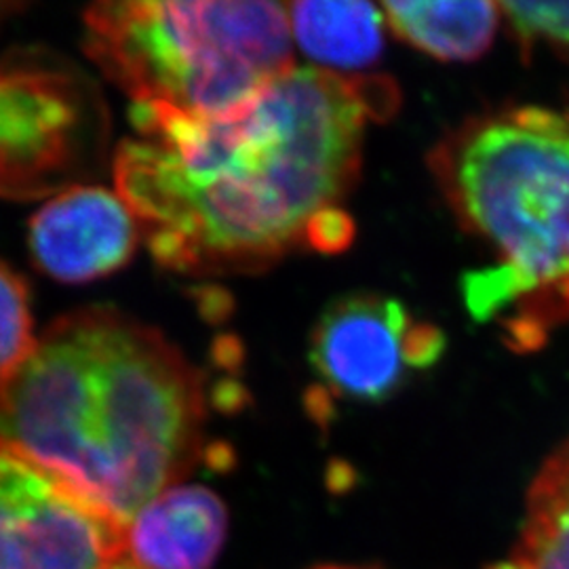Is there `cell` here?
<instances>
[{
	"label": "cell",
	"instance_id": "3957f363",
	"mask_svg": "<svg viewBox=\"0 0 569 569\" xmlns=\"http://www.w3.org/2000/svg\"><path fill=\"white\" fill-rule=\"evenodd\" d=\"M456 222L489 253L465 302L515 350L569 321V106H505L470 117L430 152Z\"/></svg>",
	"mask_w": 569,
	"mask_h": 569
},
{
	"label": "cell",
	"instance_id": "5bb4252c",
	"mask_svg": "<svg viewBox=\"0 0 569 569\" xmlns=\"http://www.w3.org/2000/svg\"><path fill=\"white\" fill-rule=\"evenodd\" d=\"M34 340L28 284L0 262V378L20 363Z\"/></svg>",
	"mask_w": 569,
	"mask_h": 569
},
{
	"label": "cell",
	"instance_id": "6da1fadb",
	"mask_svg": "<svg viewBox=\"0 0 569 569\" xmlns=\"http://www.w3.org/2000/svg\"><path fill=\"white\" fill-rule=\"evenodd\" d=\"M385 77L291 68L218 114L136 103V140L114 154L117 194L159 264L183 274L264 270L352 241L342 209L367 127L395 112Z\"/></svg>",
	"mask_w": 569,
	"mask_h": 569
},
{
	"label": "cell",
	"instance_id": "5b68a950",
	"mask_svg": "<svg viewBox=\"0 0 569 569\" xmlns=\"http://www.w3.org/2000/svg\"><path fill=\"white\" fill-rule=\"evenodd\" d=\"M98 84L51 51L0 56V199L34 201L87 186L106 163Z\"/></svg>",
	"mask_w": 569,
	"mask_h": 569
},
{
	"label": "cell",
	"instance_id": "9a60e30c",
	"mask_svg": "<svg viewBox=\"0 0 569 569\" xmlns=\"http://www.w3.org/2000/svg\"><path fill=\"white\" fill-rule=\"evenodd\" d=\"M26 9V2L18 0H0V26H4L13 16Z\"/></svg>",
	"mask_w": 569,
	"mask_h": 569
},
{
	"label": "cell",
	"instance_id": "30bf717a",
	"mask_svg": "<svg viewBox=\"0 0 569 569\" xmlns=\"http://www.w3.org/2000/svg\"><path fill=\"white\" fill-rule=\"evenodd\" d=\"M293 41L319 70L348 74L376 66L385 53L387 18L371 2H293L287 7Z\"/></svg>",
	"mask_w": 569,
	"mask_h": 569
},
{
	"label": "cell",
	"instance_id": "277c9868",
	"mask_svg": "<svg viewBox=\"0 0 569 569\" xmlns=\"http://www.w3.org/2000/svg\"><path fill=\"white\" fill-rule=\"evenodd\" d=\"M84 49L136 103L218 114L293 68L277 2H98Z\"/></svg>",
	"mask_w": 569,
	"mask_h": 569
},
{
	"label": "cell",
	"instance_id": "4fadbf2b",
	"mask_svg": "<svg viewBox=\"0 0 569 569\" xmlns=\"http://www.w3.org/2000/svg\"><path fill=\"white\" fill-rule=\"evenodd\" d=\"M502 20L528 53L536 44L550 47L569 60V2H500Z\"/></svg>",
	"mask_w": 569,
	"mask_h": 569
},
{
	"label": "cell",
	"instance_id": "ac0fdd59",
	"mask_svg": "<svg viewBox=\"0 0 569 569\" xmlns=\"http://www.w3.org/2000/svg\"><path fill=\"white\" fill-rule=\"evenodd\" d=\"M319 569H359V568H338V566H327V568H319Z\"/></svg>",
	"mask_w": 569,
	"mask_h": 569
},
{
	"label": "cell",
	"instance_id": "8fae6325",
	"mask_svg": "<svg viewBox=\"0 0 569 569\" xmlns=\"http://www.w3.org/2000/svg\"><path fill=\"white\" fill-rule=\"evenodd\" d=\"M388 30L409 47L439 61L481 58L502 23L500 2H387L382 4Z\"/></svg>",
	"mask_w": 569,
	"mask_h": 569
},
{
	"label": "cell",
	"instance_id": "2e32d148",
	"mask_svg": "<svg viewBox=\"0 0 569 569\" xmlns=\"http://www.w3.org/2000/svg\"><path fill=\"white\" fill-rule=\"evenodd\" d=\"M489 569H523L517 561H509V563H498V566H493V568Z\"/></svg>",
	"mask_w": 569,
	"mask_h": 569
},
{
	"label": "cell",
	"instance_id": "9c48e42d",
	"mask_svg": "<svg viewBox=\"0 0 569 569\" xmlns=\"http://www.w3.org/2000/svg\"><path fill=\"white\" fill-rule=\"evenodd\" d=\"M226 536L224 500L207 486L178 483L124 523V561L138 569H213Z\"/></svg>",
	"mask_w": 569,
	"mask_h": 569
},
{
	"label": "cell",
	"instance_id": "ba28073f",
	"mask_svg": "<svg viewBox=\"0 0 569 569\" xmlns=\"http://www.w3.org/2000/svg\"><path fill=\"white\" fill-rule=\"evenodd\" d=\"M140 237L121 197L89 183L53 197L30 222L34 264L61 283H87L121 270Z\"/></svg>",
	"mask_w": 569,
	"mask_h": 569
},
{
	"label": "cell",
	"instance_id": "8992f818",
	"mask_svg": "<svg viewBox=\"0 0 569 569\" xmlns=\"http://www.w3.org/2000/svg\"><path fill=\"white\" fill-rule=\"evenodd\" d=\"M124 523L0 441V569H112Z\"/></svg>",
	"mask_w": 569,
	"mask_h": 569
},
{
	"label": "cell",
	"instance_id": "7a4b0ae2",
	"mask_svg": "<svg viewBox=\"0 0 569 569\" xmlns=\"http://www.w3.org/2000/svg\"><path fill=\"white\" fill-rule=\"evenodd\" d=\"M203 376L114 308L58 319L0 378V441L127 523L197 467Z\"/></svg>",
	"mask_w": 569,
	"mask_h": 569
},
{
	"label": "cell",
	"instance_id": "7c38bea8",
	"mask_svg": "<svg viewBox=\"0 0 569 569\" xmlns=\"http://www.w3.org/2000/svg\"><path fill=\"white\" fill-rule=\"evenodd\" d=\"M515 561L523 569H569V439L529 488Z\"/></svg>",
	"mask_w": 569,
	"mask_h": 569
},
{
	"label": "cell",
	"instance_id": "e0dca14e",
	"mask_svg": "<svg viewBox=\"0 0 569 569\" xmlns=\"http://www.w3.org/2000/svg\"><path fill=\"white\" fill-rule=\"evenodd\" d=\"M112 569H138V568H133V566H131V563H127V561H122V563H119V566H117V568H112Z\"/></svg>",
	"mask_w": 569,
	"mask_h": 569
},
{
	"label": "cell",
	"instance_id": "52a82bcc",
	"mask_svg": "<svg viewBox=\"0 0 569 569\" xmlns=\"http://www.w3.org/2000/svg\"><path fill=\"white\" fill-rule=\"evenodd\" d=\"M443 333L418 321L399 300L352 293L321 315L310 342V363L331 397L382 403L416 371L435 366Z\"/></svg>",
	"mask_w": 569,
	"mask_h": 569
}]
</instances>
